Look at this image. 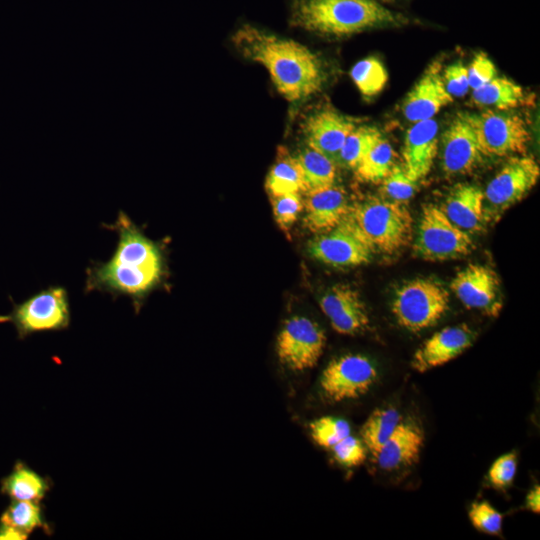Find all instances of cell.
Wrapping results in <instances>:
<instances>
[{"label": "cell", "instance_id": "8", "mask_svg": "<svg viewBox=\"0 0 540 540\" xmlns=\"http://www.w3.org/2000/svg\"><path fill=\"white\" fill-rule=\"evenodd\" d=\"M463 115L475 133L482 155L508 156L526 151L530 133L525 121L518 115L490 109Z\"/></svg>", "mask_w": 540, "mask_h": 540}, {"label": "cell", "instance_id": "4", "mask_svg": "<svg viewBox=\"0 0 540 540\" xmlns=\"http://www.w3.org/2000/svg\"><path fill=\"white\" fill-rule=\"evenodd\" d=\"M344 219L375 252L396 253L413 238V218L409 210L385 198L369 197L350 205Z\"/></svg>", "mask_w": 540, "mask_h": 540}, {"label": "cell", "instance_id": "25", "mask_svg": "<svg viewBox=\"0 0 540 540\" xmlns=\"http://www.w3.org/2000/svg\"><path fill=\"white\" fill-rule=\"evenodd\" d=\"M524 99V91L520 85L506 77H494L485 85L472 90L471 101L482 108L507 110L515 108Z\"/></svg>", "mask_w": 540, "mask_h": 540}, {"label": "cell", "instance_id": "30", "mask_svg": "<svg viewBox=\"0 0 540 540\" xmlns=\"http://www.w3.org/2000/svg\"><path fill=\"white\" fill-rule=\"evenodd\" d=\"M381 137L382 134L378 128L370 125H357L341 147L336 165L354 170Z\"/></svg>", "mask_w": 540, "mask_h": 540}, {"label": "cell", "instance_id": "40", "mask_svg": "<svg viewBox=\"0 0 540 540\" xmlns=\"http://www.w3.org/2000/svg\"><path fill=\"white\" fill-rule=\"evenodd\" d=\"M28 537L12 526L0 523V540H25Z\"/></svg>", "mask_w": 540, "mask_h": 540}, {"label": "cell", "instance_id": "10", "mask_svg": "<svg viewBox=\"0 0 540 540\" xmlns=\"http://www.w3.org/2000/svg\"><path fill=\"white\" fill-rule=\"evenodd\" d=\"M325 343V333L316 322L296 315L282 326L277 336L276 353L285 367L301 372L316 365Z\"/></svg>", "mask_w": 540, "mask_h": 540}, {"label": "cell", "instance_id": "16", "mask_svg": "<svg viewBox=\"0 0 540 540\" xmlns=\"http://www.w3.org/2000/svg\"><path fill=\"white\" fill-rule=\"evenodd\" d=\"M475 133L463 113L458 114L442 135V169L448 176L465 175L481 160Z\"/></svg>", "mask_w": 540, "mask_h": 540}, {"label": "cell", "instance_id": "6", "mask_svg": "<svg viewBox=\"0 0 540 540\" xmlns=\"http://www.w3.org/2000/svg\"><path fill=\"white\" fill-rule=\"evenodd\" d=\"M448 306L449 293L441 284L432 279L416 278L396 291L392 313L401 327L419 332L435 325Z\"/></svg>", "mask_w": 540, "mask_h": 540}, {"label": "cell", "instance_id": "26", "mask_svg": "<svg viewBox=\"0 0 540 540\" xmlns=\"http://www.w3.org/2000/svg\"><path fill=\"white\" fill-rule=\"evenodd\" d=\"M296 158L303 173L304 193L318 191L335 184L336 164L320 152L307 147Z\"/></svg>", "mask_w": 540, "mask_h": 540}, {"label": "cell", "instance_id": "37", "mask_svg": "<svg viewBox=\"0 0 540 540\" xmlns=\"http://www.w3.org/2000/svg\"><path fill=\"white\" fill-rule=\"evenodd\" d=\"M517 471V457L514 452L506 453L497 458L488 471L490 483L496 488L509 486Z\"/></svg>", "mask_w": 540, "mask_h": 540}, {"label": "cell", "instance_id": "5", "mask_svg": "<svg viewBox=\"0 0 540 540\" xmlns=\"http://www.w3.org/2000/svg\"><path fill=\"white\" fill-rule=\"evenodd\" d=\"M70 320L68 292L63 286H49L19 304L13 303L10 313L0 315V323H11L19 339L39 332L65 330Z\"/></svg>", "mask_w": 540, "mask_h": 540}, {"label": "cell", "instance_id": "12", "mask_svg": "<svg viewBox=\"0 0 540 540\" xmlns=\"http://www.w3.org/2000/svg\"><path fill=\"white\" fill-rule=\"evenodd\" d=\"M540 167L536 160L528 156L510 158L487 184L484 206L501 213L521 201L537 184Z\"/></svg>", "mask_w": 540, "mask_h": 540}, {"label": "cell", "instance_id": "23", "mask_svg": "<svg viewBox=\"0 0 540 540\" xmlns=\"http://www.w3.org/2000/svg\"><path fill=\"white\" fill-rule=\"evenodd\" d=\"M51 480L41 476L22 461H17L11 473L1 480V493L12 500H43L51 488Z\"/></svg>", "mask_w": 540, "mask_h": 540}, {"label": "cell", "instance_id": "32", "mask_svg": "<svg viewBox=\"0 0 540 540\" xmlns=\"http://www.w3.org/2000/svg\"><path fill=\"white\" fill-rule=\"evenodd\" d=\"M380 183L385 199L404 204L415 195L418 181L409 176L402 164H395Z\"/></svg>", "mask_w": 540, "mask_h": 540}, {"label": "cell", "instance_id": "17", "mask_svg": "<svg viewBox=\"0 0 540 540\" xmlns=\"http://www.w3.org/2000/svg\"><path fill=\"white\" fill-rule=\"evenodd\" d=\"M440 69L438 63L431 64L407 94L402 112L408 121L415 123L432 119L453 102L454 98L445 88Z\"/></svg>", "mask_w": 540, "mask_h": 540}, {"label": "cell", "instance_id": "36", "mask_svg": "<svg viewBox=\"0 0 540 540\" xmlns=\"http://www.w3.org/2000/svg\"><path fill=\"white\" fill-rule=\"evenodd\" d=\"M336 461L344 466L360 465L366 458V447L362 440L349 434L332 448Z\"/></svg>", "mask_w": 540, "mask_h": 540}, {"label": "cell", "instance_id": "21", "mask_svg": "<svg viewBox=\"0 0 540 540\" xmlns=\"http://www.w3.org/2000/svg\"><path fill=\"white\" fill-rule=\"evenodd\" d=\"M447 218L460 229L477 233L484 229L486 211L483 190L476 185H455L439 206Z\"/></svg>", "mask_w": 540, "mask_h": 540}, {"label": "cell", "instance_id": "29", "mask_svg": "<svg viewBox=\"0 0 540 540\" xmlns=\"http://www.w3.org/2000/svg\"><path fill=\"white\" fill-rule=\"evenodd\" d=\"M0 523L12 526L28 536L36 529H42L48 535L52 533L40 502L35 501L12 500L2 513Z\"/></svg>", "mask_w": 540, "mask_h": 540}, {"label": "cell", "instance_id": "7", "mask_svg": "<svg viewBox=\"0 0 540 540\" xmlns=\"http://www.w3.org/2000/svg\"><path fill=\"white\" fill-rule=\"evenodd\" d=\"M471 234L452 223L439 206L422 209L412 245L413 254L427 261H445L468 255L473 248Z\"/></svg>", "mask_w": 540, "mask_h": 540}, {"label": "cell", "instance_id": "1", "mask_svg": "<svg viewBox=\"0 0 540 540\" xmlns=\"http://www.w3.org/2000/svg\"><path fill=\"white\" fill-rule=\"evenodd\" d=\"M103 226L117 233L118 242L108 261L93 262L87 267L84 291L108 293L114 299L127 296L138 312L144 298L164 277L162 248L123 211H119L114 223Z\"/></svg>", "mask_w": 540, "mask_h": 540}, {"label": "cell", "instance_id": "19", "mask_svg": "<svg viewBox=\"0 0 540 540\" xmlns=\"http://www.w3.org/2000/svg\"><path fill=\"white\" fill-rule=\"evenodd\" d=\"M438 144V124L433 118L415 122L406 131L402 165L412 179L419 182L429 174Z\"/></svg>", "mask_w": 540, "mask_h": 540}, {"label": "cell", "instance_id": "20", "mask_svg": "<svg viewBox=\"0 0 540 540\" xmlns=\"http://www.w3.org/2000/svg\"><path fill=\"white\" fill-rule=\"evenodd\" d=\"M303 204L304 226L315 234L327 232L338 226L350 208L346 191L335 184L307 193Z\"/></svg>", "mask_w": 540, "mask_h": 540}, {"label": "cell", "instance_id": "35", "mask_svg": "<svg viewBox=\"0 0 540 540\" xmlns=\"http://www.w3.org/2000/svg\"><path fill=\"white\" fill-rule=\"evenodd\" d=\"M468 517L475 529L486 534L497 535L502 529L503 516L488 502L473 503Z\"/></svg>", "mask_w": 540, "mask_h": 540}, {"label": "cell", "instance_id": "31", "mask_svg": "<svg viewBox=\"0 0 540 540\" xmlns=\"http://www.w3.org/2000/svg\"><path fill=\"white\" fill-rule=\"evenodd\" d=\"M350 76L359 92L365 97L380 93L388 81V72L376 57H367L358 61L352 67Z\"/></svg>", "mask_w": 540, "mask_h": 540}, {"label": "cell", "instance_id": "14", "mask_svg": "<svg viewBox=\"0 0 540 540\" xmlns=\"http://www.w3.org/2000/svg\"><path fill=\"white\" fill-rule=\"evenodd\" d=\"M357 124V119L325 107L310 114L302 127L307 146L336 164L341 147Z\"/></svg>", "mask_w": 540, "mask_h": 540}, {"label": "cell", "instance_id": "27", "mask_svg": "<svg viewBox=\"0 0 540 540\" xmlns=\"http://www.w3.org/2000/svg\"><path fill=\"white\" fill-rule=\"evenodd\" d=\"M395 159L394 148L382 136L354 169L355 177L364 183H380L396 164Z\"/></svg>", "mask_w": 540, "mask_h": 540}, {"label": "cell", "instance_id": "33", "mask_svg": "<svg viewBox=\"0 0 540 540\" xmlns=\"http://www.w3.org/2000/svg\"><path fill=\"white\" fill-rule=\"evenodd\" d=\"M309 429L314 442L328 449L351 434V428L347 421L329 416L312 421L309 424Z\"/></svg>", "mask_w": 540, "mask_h": 540}, {"label": "cell", "instance_id": "11", "mask_svg": "<svg viewBox=\"0 0 540 540\" xmlns=\"http://www.w3.org/2000/svg\"><path fill=\"white\" fill-rule=\"evenodd\" d=\"M315 260L336 268L367 264L375 253L371 245L345 219L335 228L316 234L307 244Z\"/></svg>", "mask_w": 540, "mask_h": 540}, {"label": "cell", "instance_id": "22", "mask_svg": "<svg viewBox=\"0 0 540 540\" xmlns=\"http://www.w3.org/2000/svg\"><path fill=\"white\" fill-rule=\"evenodd\" d=\"M423 441L418 425L401 421L374 458L384 470L411 465L419 457Z\"/></svg>", "mask_w": 540, "mask_h": 540}, {"label": "cell", "instance_id": "39", "mask_svg": "<svg viewBox=\"0 0 540 540\" xmlns=\"http://www.w3.org/2000/svg\"><path fill=\"white\" fill-rule=\"evenodd\" d=\"M442 79L446 90L453 98L463 97L470 90L467 67L461 61L447 66Z\"/></svg>", "mask_w": 540, "mask_h": 540}, {"label": "cell", "instance_id": "9", "mask_svg": "<svg viewBox=\"0 0 540 540\" xmlns=\"http://www.w3.org/2000/svg\"><path fill=\"white\" fill-rule=\"evenodd\" d=\"M378 373L373 362L361 354H346L333 359L323 370L319 386L327 401L342 402L366 394Z\"/></svg>", "mask_w": 540, "mask_h": 540}, {"label": "cell", "instance_id": "34", "mask_svg": "<svg viewBox=\"0 0 540 540\" xmlns=\"http://www.w3.org/2000/svg\"><path fill=\"white\" fill-rule=\"evenodd\" d=\"M270 198L277 225L281 230L288 232L303 210L304 204L300 193H290Z\"/></svg>", "mask_w": 540, "mask_h": 540}, {"label": "cell", "instance_id": "18", "mask_svg": "<svg viewBox=\"0 0 540 540\" xmlns=\"http://www.w3.org/2000/svg\"><path fill=\"white\" fill-rule=\"evenodd\" d=\"M474 338L473 331L466 324L443 328L416 350L412 367L418 372H425L441 366L467 350Z\"/></svg>", "mask_w": 540, "mask_h": 540}, {"label": "cell", "instance_id": "2", "mask_svg": "<svg viewBox=\"0 0 540 540\" xmlns=\"http://www.w3.org/2000/svg\"><path fill=\"white\" fill-rule=\"evenodd\" d=\"M232 42L240 54L268 71L277 91L289 102L313 96L325 83L319 56L295 40L244 25L233 34Z\"/></svg>", "mask_w": 540, "mask_h": 540}, {"label": "cell", "instance_id": "15", "mask_svg": "<svg viewBox=\"0 0 540 540\" xmlns=\"http://www.w3.org/2000/svg\"><path fill=\"white\" fill-rule=\"evenodd\" d=\"M332 328L344 335H355L368 329L370 319L359 293L344 284L329 288L319 301Z\"/></svg>", "mask_w": 540, "mask_h": 540}, {"label": "cell", "instance_id": "24", "mask_svg": "<svg viewBox=\"0 0 540 540\" xmlns=\"http://www.w3.org/2000/svg\"><path fill=\"white\" fill-rule=\"evenodd\" d=\"M265 185L270 197L303 192V173L296 156L285 148H279Z\"/></svg>", "mask_w": 540, "mask_h": 540}, {"label": "cell", "instance_id": "13", "mask_svg": "<svg viewBox=\"0 0 540 540\" xmlns=\"http://www.w3.org/2000/svg\"><path fill=\"white\" fill-rule=\"evenodd\" d=\"M500 280L489 266L469 264L461 269L450 283L460 302L469 309L497 316L502 308Z\"/></svg>", "mask_w": 540, "mask_h": 540}, {"label": "cell", "instance_id": "3", "mask_svg": "<svg viewBox=\"0 0 540 540\" xmlns=\"http://www.w3.org/2000/svg\"><path fill=\"white\" fill-rule=\"evenodd\" d=\"M290 19L296 27L337 37L407 22L375 0H293Z\"/></svg>", "mask_w": 540, "mask_h": 540}, {"label": "cell", "instance_id": "28", "mask_svg": "<svg viewBox=\"0 0 540 540\" xmlns=\"http://www.w3.org/2000/svg\"><path fill=\"white\" fill-rule=\"evenodd\" d=\"M400 422L401 416L394 408L375 409L368 416L360 431L361 440L374 457Z\"/></svg>", "mask_w": 540, "mask_h": 540}, {"label": "cell", "instance_id": "41", "mask_svg": "<svg viewBox=\"0 0 540 540\" xmlns=\"http://www.w3.org/2000/svg\"><path fill=\"white\" fill-rule=\"evenodd\" d=\"M526 507L534 512L539 513L540 512V486L536 485L534 486L527 494L526 501H525Z\"/></svg>", "mask_w": 540, "mask_h": 540}, {"label": "cell", "instance_id": "38", "mask_svg": "<svg viewBox=\"0 0 540 540\" xmlns=\"http://www.w3.org/2000/svg\"><path fill=\"white\" fill-rule=\"evenodd\" d=\"M469 87L475 90L497 76L494 63L485 53H477L467 67Z\"/></svg>", "mask_w": 540, "mask_h": 540}]
</instances>
